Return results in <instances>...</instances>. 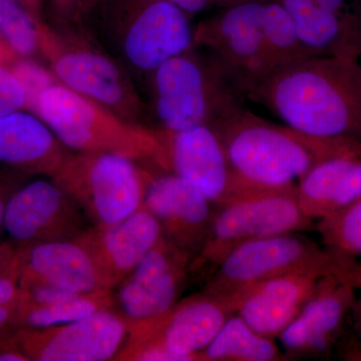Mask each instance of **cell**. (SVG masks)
<instances>
[{
    "mask_svg": "<svg viewBox=\"0 0 361 361\" xmlns=\"http://www.w3.org/2000/svg\"><path fill=\"white\" fill-rule=\"evenodd\" d=\"M16 248L20 276L35 278L77 293L103 289L89 254L73 239Z\"/></svg>",
    "mask_w": 361,
    "mask_h": 361,
    "instance_id": "cell-23",
    "label": "cell"
},
{
    "mask_svg": "<svg viewBox=\"0 0 361 361\" xmlns=\"http://www.w3.org/2000/svg\"><path fill=\"white\" fill-rule=\"evenodd\" d=\"M353 279L356 288L360 290L361 289V260L358 261L357 264L355 265V269L353 271Z\"/></svg>",
    "mask_w": 361,
    "mask_h": 361,
    "instance_id": "cell-40",
    "label": "cell"
},
{
    "mask_svg": "<svg viewBox=\"0 0 361 361\" xmlns=\"http://www.w3.org/2000/svg\"><path fill=\"white\" fill-rule=\"evenodd\" d=\"M212 127L235 174L259 189L295 185L322 161L361 146L353 140L315 137L271 123L245 106Z\"/></svg>",
    "mask_w": 361,
    "mask_h": 361,
    "instance_id": "cell-2",
    "label": "cell"
},
{
    "mask_svg": "<svg viewBox=\"0 0 361 361\" xmlns=\"http://www.w3.org/2000/svg\"><path fill=\"white\" fill-rule=\"evenodd\" d=\"M266 0L224 7L194 27L193 45L213 56L247 94L266 78L262 18Z\"/></svg>",
    "mask_w": 361,
    "mask_h": 361,
    "instance_id": "cell-11",
    "label": "cell"
},
{
    "mask_svg": "<svg viewBox=\"0 0 361 361\" xmlns=\"http://www.w3.org/2000/svg\"><path fill=\"white\" fill-rule=\"evenodd\" d=\"M286 9L313 56L360 59L361 11L348 0H276Z\"/></svg>",
    "mask_w": 361,
    "mask_h": 361,
    "instance_id": "cell-19",
    "label": "cell"
},
{
    "mask_svg": "<svg viewBox=\"0 0 361 361\" xmlns=\"http://www.w3.org/2000/svg\"><path fill=\"white\" fill-rule=\"evenodd\" d=\"M152 129L160 146L161 170L187 180L216 207L271 190L249 186L237 177L212 126L178 132Z\"/></svg>",
    "mask_w": 361,
    "mask_h": 361,
    "instance_id": "cell-10",
    "label": "cell"
},
{
    "mask_svg": "<svg viewBox=\"0 0 361 361\" xmlns=\"http://www.w3.org/2000/svg\"><path fill=\"white\" fill-rule=\"evenodd\" d=\"M37 18L47 20L44 0H16Z\"/></svg>",
    "mask_w": 361,
    "mask_h": 361,
    "instance_id": "cell-38",
    "label": "cell"
},
{
    "mask_svg": "<svg viewBox=\"0 0 361 361\" xmlns=\"http://www.w3.org/2000/svg\"><path fill=\"white\" fill-rule=\"evenodd\" d=\"M262 39L267 75L284 66L313 56L299 37L291 16L276 0L265 1Z\"/></svg>",
    "mask_w": 361,
    "mask_h": 361,
    "instance_id": "cell-26",
    "label": "cell"
},
{
    "mask_svg": "<svg viewBox=\"0 0 361 361\" xmlns=\"http://www.w3.org/2000/svg\"><path fill=\"white\" fill-rule=\"evenodd\" d=\"M202 361L288 360L275 339L258 334L239 315L226 320L212 342L199 355Z\"/></svg>",
    "mask_w": 361,
    "mask_h": 361,
    "instance_id": "cell-24",
    "label": "cell"
},
{
    "mask_svg": "<svg viewBox=\"0 0 361 361\" xmlns=\"http://www.w3.org/2000/svg\"><path fill=\"white\" fill-rule=\"evenodd\" d=\"M4 243H2V242H1V241H0V248H1V247H2V246H4Z\"/></svg>",
    "mask_w": 361,
    "mask_h": 361,
    "instance_id": "cell-42",
    "label": "cell"
},
{
    "mask_svg": "<svg viewBox=\"0 0 361 361\" xmlns=\"http://www.w3.org/2000/svg\"><path fill=\"white\" fill-rule=\"evenodd\" d=\"M70 154L35 114L20 111L0 118V165L51 179Z\"/></svg>",
    "mask_w": 361,
    "mask_h": 361,
    "instance_id": "cell-21",
    "label": "cell"
},
{
    "mask_svg": "<svg viewBox=\"0 0 361 361\" xmlns=\"http://www.w3.org/2000/svg\"><path fill=\"white\" fill-rule=\"evenodd\" d=\"M110 153H71L51 180L96 227H110L142 207L152 171Z\"/></svg>",
    "mask_w": 361,
    "mask_h": 361,
    "instance_id": "cell-7",
    "label": "cell"
},
{
    "mask_svg": "<svg viewBox=\"0 0 361 361\" xmlns=\"http://www.w3.org/2000/svg\"><path fill=\"white\" fill-rule=\"evenodd\" d=\"M84 213L54 180L26 182L9 199L2 230L23 247L73 240L85 230Z\"/></svg>",
    "mask_w": 361,
    "mask_h": 361,
    "instance_id": "cell-15",
    "label": "cell"
},
{
    "mask_svg": "<svg viewBox=\"0 0 361 361\" xmlns=\"http://www.w3.org/2000/svg\"><path fill=\"white\" fill-rule=\"evenodd\" d=\"M152 128L178 132L213 126L244 106L243 94L211 54L192 47L144 78Z\"/></svg>",
    "mask_w": 361,
    "mask_h": 361,
    "instance_id": "cell-4",
    "label": "cell"
},
{
    "mask_svg": "<svg viewBox=\"0 0 361 361\" xmlns=\"http://www.w3.org/2000/svg\"><path fill=\"white\" fill-rule=\"evenodd\" d=\"M114 305L111 290L102 289L90 293H80L44 305L16 303L11 327L42 329L82 319Z\"/></svg>",
    "mask_w": 361,
    "mask_h": 361,
    "instance_id": "cell-25",
    "label": "cell"
},
{
    "mask_svg": "<svg viewBox=\"0 0 361 361\" xmlns=\"http://www.w3.org/2000/svg\"><path fill=\"white\" fill-rule=\"evenodd\" d=\"M315 228L323 248L342 268L353 271L361 260V197L336 215L318 221Z\"/></svg>",
    "mask_w": 361,
    "mask_h": 361,
    "instance_id": "cell-27",
    "label": "cell"
},
{
    "mask_svg": "<svg viewBox=\"0 0 361 361\" xmlns=\"http://www.w3.org/2000/svg\"><path fill=\"white\" fill-rule=\"evenodd\" d=\"M0 361H30L16 341L13 327L0 329Z\"/></svg>",
    "mask_w": 361,
    "mask_h": 361,
    "instance_id": "cell-33",
    "label": "cell"
},
{
    "mask_svg": "<svg viewBox=\"0 0 361 361\" xmlns=\"http://www.w3.org/2000/svg\"><path fill=\"white\" fill-rule=\"evenodd\" d=\"M357 290L350 272L323 277L301 312L277 337L287 360L326 357L337 348Z\"/></svg>",
    "mask_w": 361,
    "mask_h": 361,
    "instance_id": "cell-14",
    "label": "cell"
},
{
    "mask_svg": "<svg viewBox=\"0 0 361 361\" xmlns=\"http://www.w3.org/2000/svg\"><path fill=\"white\" fill-rule=\"evenodd\" d=\"M35 115L75 153L116 154L161 169L160 146L151 127L127 122L58 82L40 94Z\"/></svg>",
    "mask_w": 361,
    "mask_h": 361,
    "instance_id": "cell-5",
    "label": "cell"
},
{
    "mask_svg": "<svg viewBox=\"0 0 361 361\" xmlns=\"http://www.w3.org/2000/svg\"><path fill=\"white\" fill-rule=\"evenodd\" d=\"M175 4L190 16L203 13L213 7L224 8V7L234 6L240 2L250 1V0H167Z\"/></svg>",
    "mask_w": 361,
    "mask_h": 361,
    "instance_id": "cell-34",
    "label": "cell"
},
{
    "mask_svg": "<svg viewBox=\"0 0 361 361\" xmlns=\"http://www.w3.org/2000/svg\"><path fill=\"white\" fill-rule=\"evenodd\" d=\"M101 16L121 63L144 78L194 47L191 16L167 0H108Z\"/></svg>",
    "mask_w": 361,
    "mask_h": 361,
    "instance_id": "cell-6",
    "label": "cell"
},
{
    "mask_svg": "<svg viewBox=\"0 0 361 361\" xmlns=\"http://www.w3.org/2000/svg\"><path fill=\"white\" fill-rule=\"evenodd\" d=\"M14 336L30 361H104L115 360L129 329L110 308L56 326L14 329Z\"/></svg>",
    "mask_w": 361,
    "mask_h": 361,
    "instance_id": "cell-13",
    "label": "cell"
},
{
    "mask_svg": "<svg viewBox=\"0 0 361 361\" xmlns=\"http://www.w3.org/2000/svg\"><path fill=\"white\" fill-rule=\"evenodd\" d=\"M233 314L218 297L205 292L188 297L151 329L129 334L118 355L156 349L172 353L180 361L199 360V355Z\"/></svg>",
    "mask_w": 361,
    "mask_h": 361,
    "instance_id": "cell-16",
    "label": "cell"
},
{
    "mask_svg": "<svg viewBox=\"0 0 361 361\" xmlns=\"http://www.w3.org/2000/svg\"><path fill=\"white\" fill-rule=\"evenodd\" d=\"M361 59V32H360V61Z\"/></svg>",
    "mask_w": 361,
    "mask_h": 361,
    "instance_id": "cell-41",
    "label": "cell"
},
{
    "mask_svg": "<svg viewBox=\"0 0 361 361\" xmlns=\"http://www.w3.org/2000/svg\"><path fill=\"white\" fill-rule=\"evenodd\" d=\"M14 275L20 276L18 269V259H16V248L13 244H4L0 248V276Z\"/></svg>",
    "mask_w": 361,
    "mask_h": 361,
    "instance_id": "cell-35",
    "label": "cell"
},
{
    "mask_svg": "<svg viewBox=\"0 0 361 361\" xmlns=\"http://www.w3.org/2000/svg\"><path fill=\"white\" fill-rule=\"evenodd\" d=\"M27 92L16 73L0 68V118L20 111H27Z\"/></svg>",
    "mask_w": 361,
    "mask_h": 361,
    "instance_id": "cell-30",
    "label": "cell"
},
{
    "mask_svg": "<svg viewBox=\"0 0 361 361\" xmlns=\"http://www.w3.org/2000/svg\"><path fill=\"white\" fill-rule=\"evenodd\" d=\"M108 0H44L54 25L63 27L85 28L103 11Z\"/></svg>",
    "mask_w": 361,
    "mask_h": 361,
    "instance_id": "cell-29",
    "label": "cell"
},
{
    "mask_svg": "<svg viewBox=\"0 0 361 361\" xmlns=\"http://www.w3.org/2000/svg\"><path fill=\"white\" fill-rule=\"evenodd\" d=\"M246 99L305 134L361 142L360 59H302L269 73Z\"/></svg>",
    "mask_w": 361,
    "mask_h": 361,
    "instance_id": "cell-1",
    "label": "cell"
},
{
    "mask_svg": "<svg viewBox=\"0 0 361 361\" xmlns=\"http://www.w3.org/2000/svg\"><path fill=\"white\" fill-rule=\"evenodd\" d=\"M193 257L161 237L118 285L116 302L129 334L160 322L178 303Z\"/></svg>",
    "mask_w": 361,
    "mask_h": 361,
    "instance_id": "cell-12",
    "label": "cell"
},
{
    "mask_svg": "<svg viewBox=\"0 0 361 361\" xmlns=\"http://www.w3.org/2000/svg\"><path fill=\"white\" fill-rule=\"evenodd\" d=\"M161 237L160 223L142 207L118 224L92 226L73 240L89 254L102 288L111 290L139 265Z\"/></svg>",
    "mask_w": 361,
    "mask_h": 361,
    "instance_id": "cell-18",
    "label": "cell"
},
{
    "mask_svg": "<svg viewBox=\"0 0 361 361\" xmlns=\"http://www.w3.org/2000/svg\"><path fill=\"white\" fill-rule=\"evenodd\" d=\"M337 350L341 360L361 361V295L356 296L349 313L348 327Z\"/></svg>",
    "mask_w": 361,
    "mask_h": 361,
    "instance_id": "cell-31",
    "label": "cell"
},
{
    "mask_svg": "<svg viewBox=\"0 0 361 361\" xmlns=\"http://www.w3.org/2000/svg\"><path fill=\"white\" fill-rule=\"evenodd\" d=\"M18 296V277L0 276V305H13Z\"/></svg>",
    "mask_w": 361,
    "mask_h": 361,
    "instance_id": "cell-36",
    "label": "cell"
},
{
    "mask_svg": "<svg viewBox=\"0 0 361 361\" xmlns=\"http://www.w3.org/2000/svg\"><path fill=\"white\" fill-rule=\"evenodd\" d=\"M30 176L20 172L16 169L0 165V231L4 224V211L11 196L16 193L18 188L26 183Z\"/></svg>",
    "mask_w": 361,
    "mask_h": 361,
    "instance_id": "cell-32",
    "label": "cell"
},
{
    "mask_svg": "<svg viewBox=\"0 0 361 361\" xmlns=\"http://www.w3.org/2000/svg\"><path fill=\"white\" fill-rule=\"evenodd\" d=\"M16 304L13 305H0V329L11 327Z\"/></svg>",
    "mask_w": 361,
    "mask_h": 361,
    "instance_id": "cell-39",
    "label": "cell"
},
{
    "mask_svg": "<svg viewBox=\"0 0 361 361\" xmlns=\"http://www.w3.org/2000/svg\"><path fill=\"white\" fill-rule=\"evenodd\" d=\"M142 207L160 223L163 236L195 257L205 243L216 207L179 176L152 173Z\"/></svg>",
    "mask_w": 361,
    "mask_h": 361,
    "instance_id": "cell-17",
    "label": "cell"
},
{
    "mask_svg": "<svg viewBox=\"0 0 361 361\" xmlns=\"http://www.w3.org/2000/svg\"><path fill=\"white\" fill-rule=\"evenodd\" d=\"M20 59L13 47L0 37V68H8Z\"/></svg>",
    "mask_w": 361,
    "mask_h": 361,
    "instance_id": "cell-37",
    "label": "cell"
},
{
    "mask_svg": "<svg viewBox=\"0 0 361 361\" xmlns=\"http://www.w3.org/2000/svg\"><path fill=\"white\" fill-rule=\"evenodd\" d=\"M336 272L350 271L299 232L283 233L248 242L228 254L208 277L203 292L222 299L234 313L233 305L242 294L268 280L292 273Z\"/></svg>",
    "mask_w": 361,
    "mask_h": 361,
    "instance_id": "cell-8",
    "label": "cell"
},
{
    "mask_svg": "<svg viewBox=\"0 0 361 361\" xmlns=\"http://www.w3.org/2000/svg\"><path fill=\"white\" fill-rule=\"evenodd\" d=\"M314 221L304 215L297 200V185L266 190L217 207L200 252L190 272L208 277L233 250L254 241L283 233L307 231Z\"/></svg>",
    "mask_w": 361,
    "mask_h": 361,
    "instance_id": "cell-9",
    "label": "cell"
},
{
    "mask_svg": "<svg viewBox=\"0 0 361 361\" xmlns=\"http://www.w3.org/2000/svg\"><path fill=\"white\" fill-rule=\"evenodd\" d=\"M326 275L292 273L268 280L242 294L233 310L258 334L276 339L301 312Z\"/></svg>",
    "mask_w": 361,
    "mask_h": 361,
    "instance_id": "cell-20",
    "label": "cell"
},
{
    "mask_svg": "<svg viewBox=\"0 0 361 361\" xmlns=\"http://www.w3.org/2000/svg\"><path fill=\"white\" fill-rule=\"evenodd\" d=\"M37 18L16 0H0V37L20 58L42 63Z\"/></svg>",
    "mask_w": 361,
    "mask_h": 361,
    "instance_id": "cell-28",
    "label": "cell"
},
{
    "mask_svg": "<svg viewBox=\"0 0 361 361\" xmlns=\"http://www.w3.org/2000/svg\"><path fill=\"white\" fill-rule=\"evenodd\" d=\"M37 25L42 63L59 84L127 122L148 126L146 104L130 71L90 30L63 27L42 18Z\"/></svg>",
    "mask_w": 361,
    "mask_h": 361,
    "instance_id": "cell-3",
    "label": "cell"
},
{
    "mask_svg": "<svg viewBox=\"0 0 361 361\" xmlns=\"http://www.w3.org/2000/svg\"><path fill=\"white\" fill-rule=\"evenodd\" d=\"M361 197V146L332 157L298 180L297 200L310 220L331 217Z\"/></svg>",
    "mask_w": 361,
    "mask_h": 361,
    "instance_id": "cell-22",
    "label": "cell"
}]
</instances>
